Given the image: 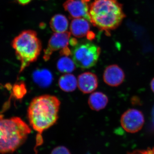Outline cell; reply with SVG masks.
<instances>
[{
  "label": "cell",
  "instance_id": "6da1fadb",
  "mask_svg": "<svg viewBox=\"0 0 154 154\" xmlns=\"http://www.w3.org/2000/svg\"><path fill=\"white\" fill-rule=\"evenodd\" d=\"M60 102L55 96L45 95L34 98L28 108L29 123L38 133L37 137L53 126L58 118Z\"/></svg>",
  "mask_w": 154,
  "mask_h": 154
},
{
  "label": "cell",
  "instance_id": "7a4b0ae2",
  "mask_svg": "<svg viewBox=\"0 0 154 154\" xmlns=\"http://www.w3.org/2000/svg\"><path fill=\"white\" fill-rule=\"evenodd\" d=\"M89 17L94 26L109 34L120 25L125 15L117 0H94L90 5Z\"/></svg>",
  "mask_w": 154,
  "mask_h": 154
},
{
  "label": "cell",
  "instance_id": "3957f363",
  "mask_svg": "<svg viewBox=\"0 0 154 154\" xmlns=\"http://www.w3.org/2000/svg\"><path fill=\"white\" fill-rule=\"evenodd\" d=\"M31 129L18 117L5 119L0 114V153L15 151L26 140Z\"/></svg>",
  "mask_w": 154,
  "mask_h": 154
},
{
  "label": "cell",
  "instance_id": "277c9868",
  "mask_svg": "<svg viewBox=\"0 0 154 154\" xmlns=\"http://www.w3.org/2000/svg\"><path fill=\"white\" fill-rule=\"evenodd\" d=\"M12 47L21 62L20 72L36 60L42 50L41 42L37 33L31 30H25L14 38Z\"/></svg>",
  "mask_w": 154,
  "mask_h": 154
},
{
  "label": "cell",
  "instance_id": "5b68a950",
  "mask_svg": "<svg viewBox=\"0 0 154 154\" xmlns=\"http://www.w3.org/2000/svg\"><path fill=\"white\" fill-rule=\"evenodd\" d=\"M100 53V48L90 41L78 42L71 51L75 65L82 69L94 66L98 61Z\"/></svg>",
  "mask_w": 154,
  "mask_h": 154
},
{
  "label": "cell",
  "instance_id": "8992f818",
  "mask_svg": "<svg viewBox=\"0 0 154 154\" xmlns=\"http://www.w3.org/2000/svg\"><path fill=\"white\" fill-rule=\"evenodd\" d=\"M120 122L123 129L128 133H134L142 128L144 117L141 111L135 109L127 110L122 116Z\"/></svg>",
  "mask_w": 154,
  "mask_h": 154
},
{
  "label": "cell",
  "instance_id": "52a82bcc",
  "mask_svg": "<svg viewBox=\"0 0 154 154\" xmlns=\"http://www.w3.org/2000/svg\"><path fill=\"white\" fill-rule=\"evenodd\" d=\"M70 32L55 33L48 42L47 48L44 50L43 58L45 61L49 60L54 51L62 50L68 47L70 40Z\"/></svg>",
  "mask_w": 154,
  "mask_h": 154
},
{
  "label": "cell",
  "instance_id": "ba28073f",
  "mask_svg": "<svg viewBox=\"0 0 154 154\" xmlns=\"http://www.w3.org/2000/svg\"><path fill=\"white\" fill-rule=\"evenodd\" d=\"M90 0H67L63 8L73 18H85L90 21Z\"/></svg>",
  "mask_w": 154,
  "mask_h": 154
},
{
  "label": "cell",
  "instance_id": "9c48e42d",
  "mask_svg": "<svg viewBox=\"0 0 154 154\" xmlns=\"http://www.w3.org/2000/svg\"><path fill=\"white\" fill-rule=\"evenodd\" d=\"M125 74L123 70L117 65H111L105 69L103 80L105 84L111 87H117L123 82Z\"/></svg>",
  "mask_w": 154,
  "mask_h": 154
},
{
  "label": "cell",
  "instance_id": "30bf717a",
  "mask_svg": "<svg viewBox=\"0 0 154 154\" xmlns=\"http://www.w3.org/2000/svg\"><path fill=\"white\" fill-rule=\"evenodd\" d=\"M78 87L85 94H90L96 90L98 86L97 76L91 72L81 74L78 77Z\"/></svg>",
  "mask_w": 154,
  "mask_h": 154
},
{
  "label": "cell",
  "instance_id": "8fae6325",
  "mask_svg": "<svg viewBox=\"0 0 154 154\" xmlns=\"http://www.w3.org/2000/svg\"><path fill=\"white\" fill-rule=\"evenodd\" d=\"M89 22L85 18H74L70 25V33L76 38L87 37L91 32Z\"/></svg>",
  "mask_w": 154,
  "mask_h": 154
},
{
  "label": "cell",
  "instance_id": "7c38bea8",
  "mask_svg": "<svg viewBox=\"0 0 154 154\" xmlns=\"http://www.w3.org/2000/svg\"><path fill=\"white\" fill-rule=\"evenodd\" d=\"M108 102V97L102 92H94L88 99L89 107L92 110L99 111L105 108Z\"/></svg>",
  "mask_w": 154,
  "mask_h": 154
},
{
  "label": "cell",
  "instance_id": "4fadbf2b",
  "mask_svg": "<svg viewBox=\"0 0 154 154\" xmlns=\"http://www.w3.org/2000/svg\"><path fill=\"white\" fill-rule=\"evenodd\" d=\"M58 85L61 90L67 93H69L76 89L78 87V80L72 74H65L60 78Z\"/></svg>",
  "mask_w": 154,
  "mask_h": 154
},
{
  "label": "cell",
  "instance_id": "5bb4252c",
  "mask_svg": "<svg viewBox=\"0 0 154 154\" xmlns=\"http://www.w3.org/2000/svg\"><path fill=\"white\" fill-rule=\"evenodd\" d=\"M69 25L68 20L66 17L60 14L54 15L50 22L51 28L55 33L66 32Z\"/></svg>",
  "mask_w": 154,
  "mask_h": 154
},
{
  "label": "cell",
  "instance_id": "9a60e30c",
  "mask_svg": "<svg viewBox=\"0 0 154 154\" xmlns=\"http://www.w3.org/2000/svg\"><path fill=\"white\" fill-rule=\"evenodd\" d=\"M33 78L35 82L43 88L49 86L53 79L51 73L45 69L35 72L33 73Z\"/></svg>",
  "mask_w": 154,
  "mask_h": 154
},
{
  "label": "cell",
  "instance_id": "2e32d148",
  "mask_svg": "<svg viewBox=\"0 0 154 154\" xmlns=\"http://www.w3.org/2000/svg\"><path fill=\"white\" fill-rule=\"evenodd\" d=\"M75 64L69 56L62 55L58 60L57 67L58 70L63 73H71L75 69Z\"/></svg>",
  "mask_w": 154,
  "mask_h": 154
},
{
  "label": "cell",
  "instance_id": "e0dca14e",
  "mask_svg": "<svg viewBox=\"0 0 154 154\" xmlns=\"http://www.w3.org/2000/svg\"><path fill=\"white\" fill-rule=\"evenodd\" d=\"M14 95L17 99H21L26 94V89L24 83L17 84L14 86L13 89Z\"/></svg>",
  "mask_w": 154,
  "mask_h": 154
},
{
  "label": "cell",
  "instance_id": "ac0fdd59",
  "mask_svg": "<svg viewBox=\"0 0 154 154\" xmlns=\"http://www.w3.org/2000/svg\"><path fill=\"white\" fill-rule=\"evenodd\" d=\"M51 154H71L68 149L63 146L57 147L53 150Z\"/></svg>",
  "mask_w": 154,
  "mask_h": 154
},
{
  "label": "cell",
  "instance_id": "d6986e66",
  "mask_svg": "<svg viewBox=\"0 0 154 154\" xmlns=\"http://www.w3.org/2000/svg\"><path fill=\"white\" fill-rule=\"evenodd\" d=\"M127 154H150L149 149L147 150H136L128 153Z\"/></svg>",
  "mask_w": 154,
  "mask_h": 154
},
{
  "label": "cell",
  "instance_id": "ffe728a7",
  "mask_svg": "<svg viewBox=\"0 0 154 154\" xmlns=\"http://www.w3.org/2000/svg\"><path fill=\"white\" fill-rule=\"evenodd\" d=\"M32 0H17V2L20 5H28Z\"/></svg>",
  "mask_w": 154,
  "mask_h": 154
},
{
  "label": "cell",
  "instance_id": "44dd1931",
  "mask_svg": "<svg viewBox=\"0 0 154 154\" xmlns=\"http://www.w3.org/2000/svg\"><path fill=\"white\" fill-rule=\"evenodd\" d=\"M151 119L152 124L153 126L154 127V106L152 109V113H151Z\"/></svg>",
  "mask_w": 154,
  "mask_h": 154
},
{
  "label": "cell",
  "instance_id": "7402d4cb",
  "mask_svg": "<svg viewBox=\"0 0 154 154\" xmlns=\"http://www.w3.org/2000/svg\"><path fill=\"white\" fill-rule=\"evenodd\" d=\"M151 88L152 91L154 93V78L152 80L151 82Z\"/></svg>",
  "mask_w": 154,
  "mask_h": 154
},
{
  "label": "cell",
  "instance_id": "603a6c76",
  "mask_svg": "<svg viewBox=\"0 0 154 154\" xmlns=\"http://www.w3.org/2000/svg\"><path fill=\"white\" fill-rule=\"evenodd\" d=\"M150 154H154V148L152 149H149Z\"/></svg>",
  "mask_w": 154,
  "mask_h": 154
}]
</instances>
